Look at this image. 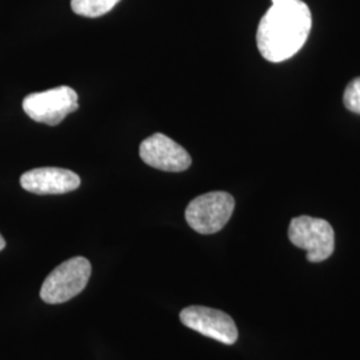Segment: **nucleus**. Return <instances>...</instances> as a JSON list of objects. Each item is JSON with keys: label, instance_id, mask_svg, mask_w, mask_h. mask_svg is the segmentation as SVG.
Masks as SVG:
<instances>
[{"label": "nucleus", "instance_id": "nucleus-4", "mask_svg": "<svg viewBox=\"0 0 360 360\" xmlns=\"http://www.w3.org/2000/svg\"><path fill=\"white\" fill-rule=\"evenodd\" d=\"M288 238L297 248L307 251V260L311 263H321L334 254V229L324 219H292L288 227Z\"/></svg>", "mask_w": 360, "mask_h": 360}, {"label": "nucleus", "instance_id": "nucleus-6", "mask_svg": "<svg viewBox=\"0 0 360 360\" xmlns=\"http://www.w3.org/2000/svg\"><path fill=\"white\" fill-rule=\"evenodd\" d=\"M180 322L210 339L231 346L238 340V328L231 316L220 309L190 306L180 311Z\"/></svg>", "mask_w": 360, "mask_h": 360}, {"label": "nucleus", "instance_id": "nucleus-11", "mask_svg": "<svg viewBox=\"0 0 360 360\" xmlns=\"http://www.w3.org/2000/svg\"><path fill=\"white\" fill-rule=\"evenodd\" d=\"M4 247H6V240H4V238L0 235V251H1Z\"/></svg>", "mask_w": 360, "mask_h": 360}, {"label": "nucleus", "instance_id": "nucleus-5", "mask_svg": "<svg viewBox=\"0 0 360 360\" xmlns=\"http://www.w3.org/2000/svg\"><path fill=\"white\" fill-rule=\"evenodd\" d=\"M79 108L77 94L68 86L30 94L23 101V110L32 120L58 126L67 115Z\"/></svg>", "mask_w": 360, "mask_h": 360}, {"label": "nucleus", "instance_id": "nucleus-1", "mask_svg": "<svg viewBox=\"0 0 360 360\" xmlns=\"http://www.w3.org/2000/svg\"><path fill=\"white\" fill-rule=\"evenodd\" d=\"M311 26L312 16L304 1L272 0L257 27V50L272 63L287 60L304 46Z\"/></svg>", "mask_w": 360, "mask_h": 360}, {"label": "nucleus", "instance_id": "nucleus-9", "mask_svg": "<svg viewBox=\"0 0 360 360\" xmlns=\"http://www.w3.org/2000/svg\"><path fill=\"white\" fill-rule=\"evenodd\" d=\"M120 0H71L72 11L84 18H99L110 13Z\"/></svg>", "mask_w": 360, "mask_h": 360}, {"label": "nucleus", "instance_id": "nucleus-3", "mask_svg": "<svg viewBox=\"0 0 360 360\" xmlns=\"http://www.w3.org/2000/svg\"><path fill=\"white\" fill-rule=\"evenodd\" d=\"M235 199L224 191L205 193L190 202L186 208V220L193 231L211 235L219 232L232 217Z\"/></svg>", "mask_w": 360, "mask_h": 360}, {"label": "nucleus", "instance_id": "nucleus-8", "mask_svg": "<svg viewBox=\"0 0 360 360\" xmlns=\"http://www.w3.org/2000/svg\"><path fill=\"white\" fill-rule=\"evenodd\" d=\"M20 186L37 195H62L75 191L80 186V178L65 168H34L20 176Z\"/></svg>", "mask_w": 360, "mask_h": 360}, {"label": "nucleus", "instance_id": "nucleus-2", "mask_svg": "<svg viewBox=\"0 0 360 360\" xmlns=\"http://www.w3.org/2000/svg\"><path fill=\"white\" fill-rule=\"evenodd\" d=\"M92 267L83 257L68 259L46 278L40 297L49 304H60L79 295L90 281Z\"/></svg>", "mask_w": 360, "mask_h": 360}, {"label": "nucleus", "instance_id": "nucleus-7", "mask_svg": "<svg viewBox=\"0 0 360 360\" xmlns=\"http://www.w3.org/2000/svg\"><path fill=\"white\" fill-rule=\"evenodd\" d=\"M139 155L143 162L150 167L167 172L186 171L193 162L190 154L180 144L160 132H156L143 141Z\"/></svg>", "mask_w": 360, "mask_h": 360}, {"label": "nucleus", "instance_id": "nucleus-10", "mask_svg": "<svg viewBox=\"0 0 360 360\" xmlns=\"http://www.w3.org/2000/svg\"><path fill=\"white\" fill-rule=\"evenodd\" d=\"M343 103L351 112L360 114V77L352 79L343 94Z\"/></svg>", "mask_w": 360, "mask_h": 360}]
</instances>
